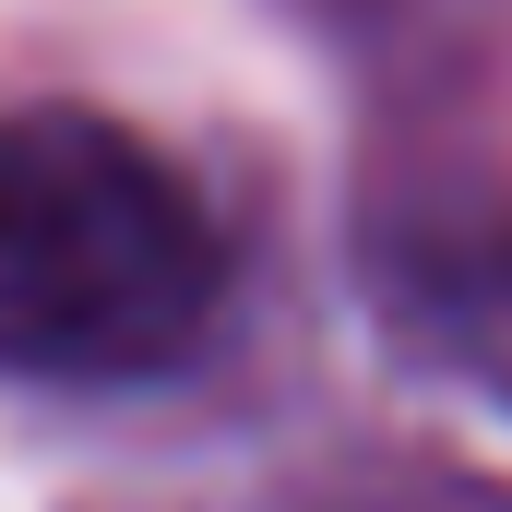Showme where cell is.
Masks as SVG:
<instances>
[{"instance_id":"6da1fadb","label":"cell","mask_w":512,"mask_h":512,"mask_svg":"<svg viewBox=\"0 0 512 512\" xmlns=\"http://www.w3.org/2000/svg\"><path fill=\"white\" fill-rule=\"evenodd\" d=\"M227 322V215L108 108L0 120V370L120 393L167 382Z\"/></svg>"}]
</instances>
